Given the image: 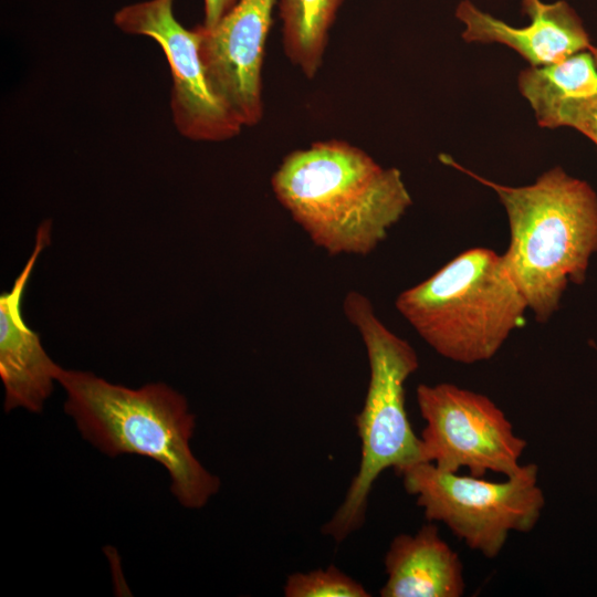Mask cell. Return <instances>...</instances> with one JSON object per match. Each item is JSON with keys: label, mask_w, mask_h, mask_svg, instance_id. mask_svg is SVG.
<instances>
[{"label": "cell", "mask_w": 597, "mask_h": 597, "mask_svg": "<svg viewBox=\"0 0 597 597\" xmlns=\"http://www.w3.org/2000/svg\"><path fill=\"white\" fill-rule=\"evenodd\" d=\"M271 187L313 244L329 255L371 253L412 205L399 169L337 139L289 154Z\"/></svg>", "instance_id": "cell-1"}, {"label": "cell", "mask_w": 597, "mask_h": 597, "mask_svg": "<svg viewBox=\"0 0 597 597\" xmlns=\"http://www.w3.org/2000/svg\"><path fill=\"white\" fill-rule=\"evenodd\" d=\"M441 159L491 188L503 205L510 242L505 266L540 323L559 308L569 284L585 281L597 252V195L584 180L554 167L526 186L501 185Z\"/></svg>", "instance_id": "cell-2"}, {"label": "cell", "mask_w": 597, "mask_h": 597, "mask_svg": "<svg viewBox=\"0 0 597 597\" xmlns=\"http://www.w3.org/2000/svg\"><path fill=\"white\" fill-rule=\"evenodd\" d=\"M65 412L100 451L150 458L166 468L171 492L188 509H200L219 491L220 480L193 455L195 415L184 396L164 384L130 389L92 373L60 367Z\"/></svg>", "instance_id": "cell-3"}, {"label": "cell", "mask_w": 597, "mask_h": 597, "mask_svg": "<svg viewBox=\"0 0 597 597\" xmlns=\"http://www.w3.org/2000/svg\"><path fill=\"white\" fill-rule=\"evenodd\" d=\"M395 306L438 355L465 365L494 357L528 310L502 254L481 247L402 291Z\"/></svg>", "instance_id": "cell-4"}, {"label": "cell", "mask_w": 597, "mask_h": 597, "mask_svg": "<svg viewBox=\"0 0 597 597\" xmlns=\"http://www.w3.org/2000/svg\"><path fill=\"white\" fill-rule=\"evenodd\" d=\"M343 311L363 339L369 380L364 406L355 418L359 468L342 504L322 527V533L337 543L365 523L371 489L385 470L394 469L399 474L421 462L420 438L406 410L405 384L419 367L415 348L380 321L364 294L349 291Z\"/></svg>", "instance_id": "cell-5"}, {"label": "cell", "mask_w": 597, "mask_h": 597, "mask_svg": "<svg viewBox=\"0 0 597 597\" xmlns=\"http://www.w3.org/2000/svg\"><path fill=\"white\" fill-rule=\"evenodd\" d=\"M398 475L427 521L443 523L486 558L501 553L511 532H531L545 505L534 463L502 482L441 471L431 462L415 463Z\"/></svg>", "instance_id": "cell-6"}, {"label": "cell", "mask_w": 597, "mask_h": 597, "mask_svg": "<svg viewBox=\"0 0 597 597\" xmlns=\"http://www.w3.org/2000/svg\"><path fill=\"white\" fill-rule=\"evenodd\" d=\"M417 402L426 427L421 462L483 478L489 471L514 475L527 441L517 436L504 411L488 396L450 383L420 384Z\"/></svg>", "instance_id": "cell-7"}, {"label": "cell", "mask_w": 597, "mask_h": 597, "mask_svg": "<svg viewBox=\"0 0 597 597\" xmlns=\"http://www.w3.org/2000/svg\"><path fill=\"white\" fill-rule=\"evenodd\" d=\"M175 0L128 4L114 15L125 33L145 35L161 48L171 72L170 108L178 132L192 140L220 142L243 125L213 93L200 56V30L186 29L175 17Z\"/></svg>", "instance_id": "cell-8"}, {"label": "cell", "mask_w": 597, "mask_h": 597, "mask_svg": "<svg viewBox=\"0 0 597 597\" xmlns=\"http://www.w3.org/2000/svg\"><path fill=\"white\" fill-rule=\"evenodd\" d=\"M277 0H240L214 27L200 30V56L218 98L243 126L263 115L262 66Z\"/></svg>", "instance_id": "cell-9"}, {"label": "cell", "mask_w": 597, "mask_h": 597, "mask_svg": "<svg viewBox=\"0 0 597 597\" xmlns=\"http://www.w3.org/2000/svg\"><path fill=\"white\" fill-rule=\"evenodd\" d=\"M530 23L516 28L482 11L470 0L455 10L467 42L500 43L517 52L530 66H545L591 46L583 21L566 1L522 0Z\"/></svg>", "instance_id": "cell-10"}, {"label": "cell", "mask_w": 597, "mask_h": 597, "mask_svg": "<svg viewBox=\"0 0 597 597\" xmlns=\"http://www.w3.org/2000/svg\"><path fill=\"white\" fill-rule=\"evenodd\" d=\"M51 221L36 231L34 250L10 292L0 296V376L4 410L22 407L40 412L53 390L60 366L43 349L38 333L24 322L21 303L35 261L50 243Z\"/></svg>", "instance_id": "cell-11"}, {"label": "cell", "mask_w": 597, "mask_h": 597, "mask_svg": "<svg viewBox=\"0 0 597 597\" xmlns=\"http://www.w3.org/2000/svg\"><path fill=\"white\" fill-rule=\"evenodd\" d=\"M385 570L381 597H461L465 588L460 556L434 522L415 535H397L385 555Z\"/></svg>", "instance_id": "cell-12"}, {"label": "cell", "mask_w": 597, "mask_h": 597, "mask_svg": "<svg viewBox=\"0 0 597 597\" xmlns=\"http://www.w3.org/2000/svg\"><path fill=\"white\" fill-rule=\"evenodd\" d=\"M519 90L536 121L557 106L597 96V48L574 53L545 66H530L519 75Z\"/></svg>", "instance_id": "cell-13"}, {"label": "cell", "mask_w": 597, "mask_h": 597, "mask_svg": "<svg viewBox=\"0 0 597 597\" xmlns=\"http://www.w3.org/2000/svg\"><path fill=\"white\" fill-rule=\"evenodd\" d=\"M343 0H277L283 48L306 77L322 65L328 32Z\"/></svg>", "instance_id": "cell-14"}, {"label": "cell", "mask_w": 597, "mask_h": 597, "mask_svg": "<svg viewBox=\"0 0 597 597\" xmlns=\"http://www.w3.org/2000/svg\"><path fill=\"white\" fill-rule=\"evenodd\" d=\"M286 597H369L370 594L357 580L336 566L317 568L287 576L283 587Z\"/></svg>", "instance_id": "cell-15"}, {"label": "cell", "mask_w": 597, "mask_h": 597, "mask_svg": "<svg viewBox=\"0 0 597 597\" xmlns=\"http://www.w3.org/2000/svg\"><path fill=\"white\" fill-rule=\"evenodd\" d=\"M537 123L547 128L562 126L575 128L597 145V96L562 104Z\"/></svg>", "instance_id": "cell-16"}, {"label": "cell", "mask_w": 597, "mask_h": 597, "mask_svg": "<svg viewBox=\"0 0 597 597\" xmlns=\"http://www.w3.org/2000/svg\"><path fill=\"white\" fill-rule=\"evenodd\" d=\"M240 0H203L205 20L203 27H214Z\"/></svg>", "instance_id": "cell-17"}]
</instances>
